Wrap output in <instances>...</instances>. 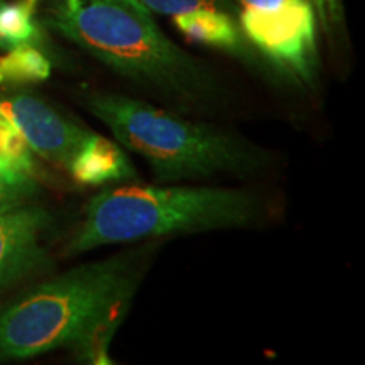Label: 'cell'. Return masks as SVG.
I'll return each mask as SVG.
<instances>
[{
    "instance_id": "1",
    "label": "cell",
    "mask_w": 365,
    "mask_h": 365,
    "mask_svg": "<svg viewBox=\"0 0 365 365\" xmlns=\"http://www.w3.org/2000/svg\"><path fill=\"white\" fill-rule=\"evenodd\" d=\"M143 252L83 264L41 282L0 309V359L71 349L81 362L112 364V339L130 309Z\"/></svg>"
},
{
    "instance_id": "2",
    "label": "cell",
    "mask_w": 365,
    "mask_h": 365,
    "mask_svg": "<svg viewBox=\"0 0 365 365\" xmlns=\"http://www.w3.org/2000/svg\"><path fill=\"white\" fill-rule=\"evenodd\" d=\"M46 21L113 73L178 107L222 102L213 76L159 29L139 0H51Z\"/></svg>"
},
{
    "instance_id": "3",
    "label": "cell",
    "mask_w": 365,
    "mask_h": 365,
    "mask_svg": "<svg viewBox=\"0 0 365 365\" xmlns=\"http://www.w3.org/2000/svg\"><path fill=\"white\" fill-rule=\"evenodd\" d=\"M262 213L254 193L186 185L110 186L86 203L65 254L200 232L252 227Z\"/></svg>"
},
{
    "instance_id": "4",
    "label": "cell",
    "mask_w": 365,
    "mask_h": 365,
    "mask_svg": "<svg viewBox=\"0 0 365 365\" xmlns=\"http://www.w3.org/2000/svg\"><path fill=\"white\" fill-rule=\"evenodd\" d=\"M85 105L118 143L143 158L161 181L252 175L267 161L261 148L234 132L191 120L139 98L90 93Z\"/></svg>"
},
{
    "instance_id": "5",
    "label": "cell",
    "mask_w": 365,
    "mask_h": 365,
    "mask_svg": "<svg viewBox=\"0 0 365 365\" xmlns=\"http://www.w3.org/2000/svg\"><path fill=\"white\" fill-rule=\"evenodd\" d=\"M240 27L271 61L309 81L317 66V19L309 0H282L274 9H245Z\"/></svg>"
},
{
    "instance_id": "6",
    "label": "cell",
    "mask_w": 365,
    "mask_h": 365,
    "mask_svg": "<svg viewBox=\"0 0 365 365\" xmlns=\"http://www.w3.org/2000/svg\"><path fill=\"white\" fill-rule=\"evenodd\" d=\"M0 117L24 137L33 153L65 170L90 134L44 100L29 93L0 98Z\"/></svg>"
},
{
    "instance_id": "7",
    "label": "cell",
    "mask_w": 365,
    "mask_h": 365,
    "mask_svg": "<svg viewBox=\"0 0 365 365\" xmlns=\"http://www.w3.org/2000/svg\"><path fill=\"white\" fill-rule=\"evenodd\" d=\"M51 223L49 212L31 203L0 213V291L46 266Z\"/></svg>"
},
{
    "instance_id": "8",
    "label": "cell",
    "mask_w": 365,
    "mask_h": 365,
    "mask_svg": "<svg viewBox=\"0 0 365 365\" xmlns=\"http://www.w3.org/2000/svg\"><path fill=\"white\" fill-rule=\"evenodd\" d=\"M73 180L86 186H102L135 178V171L120 145L90 132L68 166Z\"/></svg>"
},
{
    "instance_id": "9",
    "label": "cell",
    "mask_w": 365,
    "mask_h": 365,
    "mask_svg": "<svg viewBox=\"0 0 365 365\" xmlns=\"http://www.w3.org/2000/svg\"><path fill=\"white\" fill-rule=\"evenodd\" d=\"M175 26L181 34L196 43L213 48L237 51L240 34L235 22L218 9H196V11L175 16Z\"/></svg>"
},
{
    "instance_id": "10",
    "label": "cell",
    "mask_w": 365,
    "mask_h": 365,
    "mask_svg": "<svg viewBox=\"0 0 365 365\" xmlns=\"http://www.w3.org/2000/svg\"><path fill=\"white\" fill-rule=\"evenodd\" d=\"M51 76V61L34 44L7 49L0 58V86L39 83Z\"/></svg>"
},
{
    "instance_id": "11",
    "label": "cell",
    "mask_w": 365,
    "mask_h": 365,
    "mask_svg": "<svg viewBox=\"0 0 365 365\" xmlns=\"http://www.w3.org/2000/svg\"><path fill=\"white\" fill-rule=\"evenodd\" d=\"M39 0L6 2L0 11V49H11L21 44H34L39 38L36 24V9Z\"/></svg>"
},
{
    "instance_id": "12",
    "label": "cell",
    "mask_w": 365,
    "mask_h": 365,
    "mask_svg": "<svg viewBox=\"0 0 365 365\" xmlns=\"http://www.w3.org/2000/svg\"><path fill=\"white\" fill-rule=\"evenodd\" d=\"M38 190L34 176L0 164V213L29 205Z\"/></svg>"
},
{
    "instance_id": "13",
    "label": "cell",
    "mask_w": 365,
    "mask_h": 365,
    "mask_svg": "<svg viewBox=\"0 0 365 365\" xmlns=\"http://www.w3.org/2000/svg\"><path fill=\"white\" fill-rule=\"evenodd\" d=\"M150 12L163 16H180L196 9H218L220 0H139Z\"/></svg>"
},
{
    "instance_id": "14",
    "label": "cell",
    "mask_w": 365,
    "mask_h": 365,
    "mask_svg": "<svg viewBox=\"0 0 365 365\" xmlns=\"http://www.w3.org/2000/svg\"><path fill=\"white\" fill-rule=\"evenodd\" d=\"M313 2L325 21L328 19V16H333L336 11V0H313Z\"/></svg>"
},
{
    "instance_id": "15",
    "label": "cell",
    "mask_w": 365,
    "mask_h": 365,
    "mask_svg": "<svg viewBox=\"0 0 365 365\" xmlns=\"http://www.w3.org/2000/svg\"><path fill=\"white\" fill-rule=\"evenodd\" d=\"M245 9H274L279 6L282 0H240Z\"/></svg>"
},
{
    "instance_id": "16",
    "label": "cell",
    "mask_w": 365,
    "mask_h": 365,
    "mask_svg": "<svg viewBox=\"0 0 365 365\" xmlns=\"http://www.w3.org/2000/svg\"><path fill=\"white\" fill-rule=\"evenodd\" d=\"M9 122L4 117H0V163L4 158V143H6V130H7Z\"/></svg>"
},
{
    "instance_id": "17",
    "label": "cell",
    "mask_w": 365,
    "mask_h": 365,
    "mask_svg": "<svg viewBox=\"0 0 365 365\" xmlns=\"http://www.w3.org/2000/svg\"><path fill=\"white\" fill-rule=\"evenodd\" d=\"M4 4H6V0H0V11H2V7H4Z\"/></svg>"
}]
</instances>
